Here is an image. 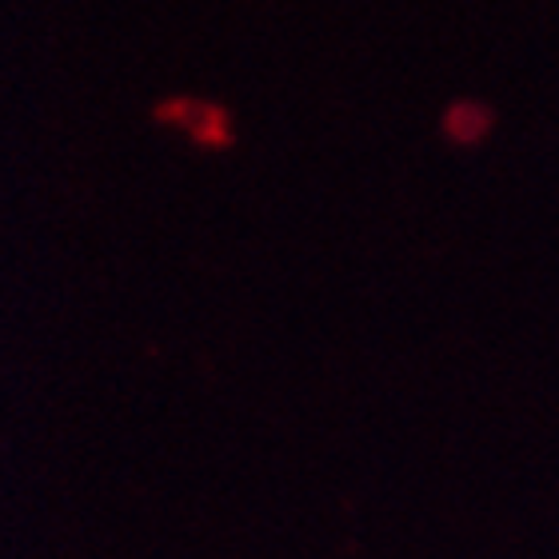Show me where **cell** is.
Wrapping results in <instances>:
<instances>
[{
	"mask_svg": "<svg viewBox=\"0 0 559 559\" xmlns=\"http://www.w3.org/2000/svg\"><path fill=\"white\" fill-rule=\"evenodd\" d=\"M152 120L164 129L185 132L197 148L204 152H228L236 144V120L224 105L212 100H197V96H173L152 105Z\"/></svg>",
	"mask_w": 559,
	"mask_h": 559,
	"instance_id": "6da1fadb",
	"label": "cell"
}]
</instances>
